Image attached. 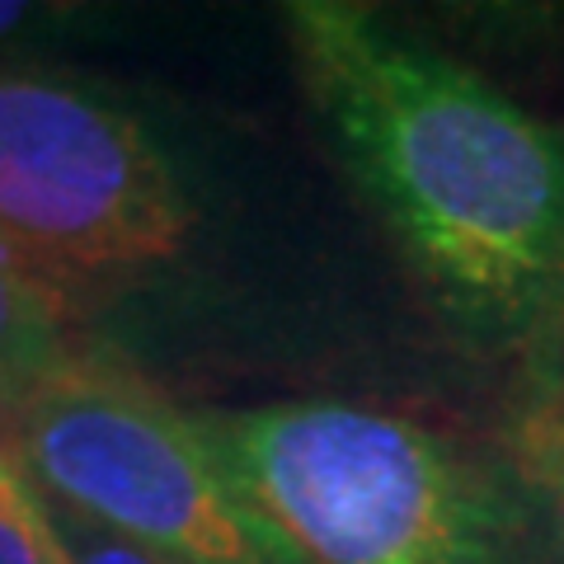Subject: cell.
<instances>
[{
  "mask_svg": "<svg viewBox=\"0 0 564 564\" xmlns=\"http://www.w3.org/2000/svg\"><path fill=\"white\" fill-rule=\"evenodd\" d=\"M348 180L456 344L564 391V122L348 0L288 10Z\"/></svg>",
  "mask_w": 564,
  "mask_h": 564,
  "instance_id": "cell-1",
  "label": "cell"
},
{
  "mask_svg": "<svg viewBox=\"0 0 564 564\" xmlns=\"http://www.w3.org/2000/svg\"><path fill=\"white\" fill-rule=\"evenodd\" d=\"M188 414L292 564H555L541 499L508 447L358 400Z\"/></svg>",
  "mask_w": 564,
  "mask_h": 564,
  "instance_id": "cell-2",
  "label": "cell"
},
{
  "mask_svg": "<svg viewBox=\"0 0 564 564\" xmlns=\"http://www.w3.org/2000/svg\"><path fill=\"white\" fill-rule=\"evenodd\" d=\"M198 226L188 170L128 99L0 62V245L70 292L174 269Z\"/></svg>",
  "mask_w": 564,
  "mask_h": 564,
  "instance_id": "cell-3",
  "label": "cell"
},
{
  "mask_svg": "<svg viewBox=\"0 0 564 564\" xmlns=\"http://www.w3.org/2000/svg\"><path fill=\"white\" fill-rule=\"evenodd\" d=\"M20 462L85 522L174 564H292L193 429L122 352L76 344L6 423Z\"/></svg>",
  "mask_w": 564,
  "mask_h": 564,
  "instance_id": "cell-4",
  "label": "cell"
},
{
  "mask_svg": "<svg viewBox=\"0 0 564 564\" xmlns=\"http://www.w3.org/2000/svg\"><path fill=\"white\" fill-rule=\"evenodd\" d=\"M76 302L57 278L0 245V423L76 352Z\"/></svg>",
  "mask_w": 564,
  "mask_h": 564,
  "instance_id": "cell-5",
  "label": "cell"
},
{
  "mask_svg": "<svg viewBox=\"0 0 564 564\" xmlns=\"http://www.w3.org/2000/svg\"><path fill=\"white\" fill-rule=\"evenodd\" d=\"M508 452L532 480L545 527H551L555 564H564V391L522 404Z\"/></svg>",
  "mask_w": 564,
  "mask_h": 564,
  "instance_id": "cell-6",
  "label": "cell"
},
{
  "mask_svg": "<svg viewBox=\"0 0 564 564\" xmlns=\"http://www.w3.org/2000/svg\"><path fill=\"white\" fill-rule=\"evenodd\" d=\"M0 564H66L39 480L0 429Z\"/></svg>",
  "mask_w": 564,
  "mask_h": 564,
  "instance_id": "cell-7",
  "label": "cell"
},
{
  "mask_svg": "<svg viewBox=\"0 0 564 564\" xmlns=\"http://www.w3.org/2000/svg\"><path fill=\"white\" fill-rule=\"evenodd\" d=\"M52 508V527H57V541H62V560L66 564H174L155 551H141V545L122 541L113 532H104V527L85 522L76 513H66V508L47 503Z\"/></svg>",
  "mask_w": 564,
  "mask_h": 564,
  "instance_id": "cell-8",
  "label": "cell"
},
{
  "mask_svg": "<svg viewBox=\"0 0 564 564\" xmlns=\"http://www.w3.org/2000/svg\"><path fill=\"white\" fill-rule=\"evenodd\" d=\"M66 24L62 6H29V0H0V52H20L29 39H39L43 29ZM6 62V57H0Z\"/></svg>",
  "mask_w": 564,
  "mask_h": 564,
  "instance_id": "cell-9",
  "label": "cell"
}]
</instances>
